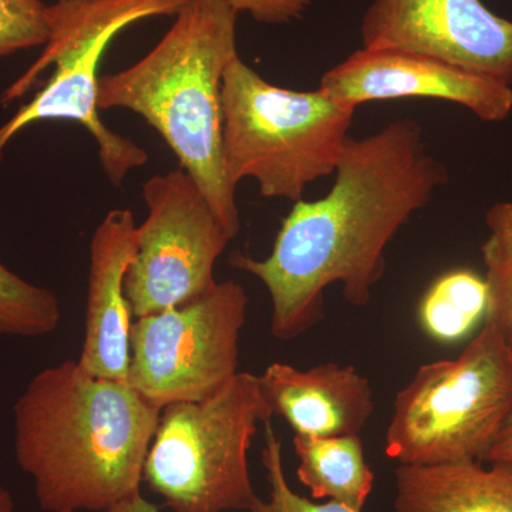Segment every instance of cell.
Instances as JSON below:
<instances>
[{
	"mask_svg": "<svg viewBox=\"0 0 512 512\" xmlns=\"http://www.w3.org/2000/svg\"><path fill=\"white\" fill-rule=\"evenodd\" d=\"M238 12L227 0H191L133 66L100 77V110L133 111L173 150L222 227L241 231L222 156V80L237 49Z\"/></svg>",
	"mask_w": 512,
	"mask_h": 512,
	"instance_id": "3957f363",
	"label": "cell"
},
{
	"mask_svg": "<svg viewBox=\"0 0 512 512\" xmlns=\"http://www.w3.org/2000/svg\"><path fill=\"white\" fill-rule=\"evenodd\" d=\"M487 461H512V407L488 453Z\"/></svg>",
	"mask_w": 512,
	"mask_h": 512,
	"instance_id": "7402d4cb",
	"label": "cell"
},
{
	"mask_svg": "<svg viewBox=\"0 0 512 512\" xmlns=\"http://www.w3.org/2000/svg\"><path fill=\"white\" fill-rule=\"evenodd\" d=\"M49 37V5L42 0H0V62L20 50L45 46Z\"/></svg>",
	"mask_w": 512,
	"mask_h": 512,
	"instance_id": "ffe728a7",
	"label": "cell"
},
{
	"mask_svg": "<svg viewBox=\"0 0 512 512\" xmlns=\"http://www.w3.org/2000/svg\"><path fill=\"white\" fill-rule=\"evenodd\" d=\"M258 379L272 412L295 436H359L375 412L372 384L352 365L329 362L301 370L274 362Z\"/></svg>",
	"mask_w": 512,
	"mask_h": 512,
	"instance_id": "4fadbf2b",
	"label": "cell"
},
{
	"mask_svg": "<svg viewBox=\"0 0 512 512\" xmlns=\"http://www.w3.org/2000/svg\"><path fill=\"white\" fill-rule=\"evenodd\" d=\"M394 512H512V461L399 466Z\"/></svg>",
	"mask_w": 512,
	"mask_h": 512,
	"instance_id": "5bb4252c",
	"label": "cell"
},
{
	"mask_svg": "<svg viewBox=\"0 0 512 512\" xmlns=\"http://www.w3.org/2000/svg\"><path fill=\"white\" fill-rule=\"evenodd\" d=\"M319 89L355 109L370 101L423 97L458 104L487 123L512 113V86L402 50H356L323 74Z\"/></svg>",
	"mask_w": 512,
	"mask_h": 512,
	"instance_id": "8fae6325",
	"label": "cell"
},
{
	"mask_svg": "<svg viewBox=\"0 0 512 512\" xmlns=\"http://www.w3.org/2000/svg\"><path fill=\"white\" fill-rule=\"evenodd\" d=\"M262 464H264L266 481H268V498L261 500L258 497L248 512H357L335 501L318 503V501L309 500L292 490L285 474L282 441L276 436L271 421L265 423Z\"/></svg>",
	"mask_w": 512,
	"mask_h": 512,
	"instance_id": "d6986e66",
	"label": "cell"
},
{
	"mask_svg": "<svg viewBox=\"0 0 512 512\" xmlns=\"http://www.w3.org/2000/svg\"><path fill=\"white\" fill-rule=\"evenodd\" d=\"M488 235L481 245L488 289L485 323H490L512 355V201L497 202L485 214Z\"/></svg>",
	"mask_w": 512,
	"mask_h": 512,
	"instance_id": "e0dca14e",
	"label": "cell"
},
{
	"mask_svg": "<svg viewBox=\"0 0 512 512\" xmlns=\"http://www.w3.org/2000/svg\"><path fill=\"white\" fill-rule=\"evenodd\" d=\"M136 252L133 212H107L90 242L86 322L82 353L77 360L87 375L127 382L133 315L124 281Z\"/></svg>",
	"mask_w": 512,
	"mask_h": 512,
	"instance_id": "7c38bea8",
	"label": "cell"
},
{
	"mask_svg": "<svg viewBox=\"0 0 512 512\" xmlns=\"http://www.w3.org/2000/svg\"><path fill=\"white\" fill-rule=\"evenodd\" d=\"M143 200L148 214L137 225V252L124 281L134 319L180 308L212 291L218 284L215 264L231 241L181 167L147 180Z\"/></svg>",
	"mask_w": 512,
	"mask_h": 512,
	"instance_id": "9c48e42d",
	"label": "cell"
},
{
	"mask_svg": "<svg viewBox=\"0 0 512 512\" xmlns=\"http://www.w3.org/2000/svg\"><path fill=\"white\" fill-rule=\"evenodd\" d=\"M191 0H57L49 5L50 37L42 55L0 97L22 99L53 67L45 87L0 127V163L20 131L39 121L80 124L94 138L101 168L113 185L148 161L144 148L121 136L100 117L99 69L107 47L128 26L156 16H177Z\"/></svg>",
	"mask_w": 512,
	"mask_h": 512,
	"instance_id": "5b68a950",
	"label": "cell"
},
{
	"mask_svg": "<svg viewBox=\"0 0 512 512\" xmlns=\"http://www.w3.org/2000/svg\"><path fill=\"white\" fill-rule=\"evenodd\" d=\"M161 409L126 380L64 360L33 376L13 404L15 460L40 510L104 512L141 493Z\"/></svg>",
	"mask_w": 512,
	"mask_h": 512,
	"instance_id": "7a4b0ae2",
	"label": "cell"
},
{
	"mask_svg": "<svg viewBox=\"0 0 512 512\" xmlns=\"http://www.w3.org/2000/svg\"><path fill=\"white\" fill-rule=\"evenodd\" d=\"M298 478L313 500H329L363 512L375 487L360 436L293 437Z\"/></svg>",
	"mask_w": 512,
	"mask_h": 512,
	"instance_id": "9a60e30c",
	"label": "cell"
},
{
	"mask_svg": "<svg viewBox=\"0 0 512 512\" xmlns=\"http://www.w3.org/2000/svg\"><path fill=\"white\" fill-rule=\"evenodd\" d=\"M104 512H161L156 505L151 504L143 497V494L137 493L127 500L121 501L116 507Z\"/></svg>",
	"mask_w": 512,
	"mask_h": 512,
	"instance_id": "603a6c76",
	"label": "cell"
},
{
	"mask_svg": "<svg viewBox=\"0 0 512 512\" xmlns=\"http://www.w3.org/2000/svg\"><path fill=\"white\" fill-rule=\"evenodd\" d=\"M272 416L258 376L249 372L205 399L168 404L148 448L144 483L173 512L251 510L258 495L249 448Z\"/></svg>",
	"mask_w": 512,
	"mask_h": 512,
	"instance_id": "8992f818",
	"label": "cell"
},
{
	"mask_svg": "<svg viewBox=\"0 0 512 512\" xmlns=\"http://www.w3.org/2000/svg\"><path fill=\"white\" fill-rule=\"evenodd\" d=\"M332 190L316 201L293 202L265 259L235 252L232 268L255 276L271 299V333L299 338L323 318V293L365 308L386 269L387 245L430 204L447 170L427 148L423 127L399 119L366 138H350Z\"/></svg>",
	"mask_w": 512,
	"mask_h": 512,
	"instance_id": "6da1fadb",
	"label": "cell"
},
{
	"mask_svg": "<svg viewBox=\"0 0 512 512\" xmlns=\"http://www.w3.org/2000/svg\"><path fill=\"white\" fill-rule=\"evenodd\" d=\"M512 407V355L485 323L456 359L421 365L397 393L384 454L399 466L487 461Z\"/></svg>",
	"mask_w": 512,
	"mask_h": 512,
	"instance_id": "52a82bcc",
	"label": "cell"
},
{
	"mask_svg": "<svg viewBox=\"0 0 512 512\" xmlns=\"http://www.w3.org/2000/svg\"><path fill=\"white\" fill-rule=\"evenodd\" d=\"M248 302L244 286L220 282L188 305L134 320L128 384L160 409L217 393L239 372Z\"/></svg>",
	"mask_w": 512,
	"mask_h": 512,
	"instance_id": "ba28073f",
	"label": "cell"
},
{
	"mask_svg": "<svg viewBox=\"0 0 512 512\" xmlns=\"http://www.w3.org/2000/svg\"><path fill=\"white\" fill-rule=\"evenodd\" d=\"M487 305L485 279L470 269H454L439 276L424 293L420 325L436 342H460L485 319Z\"/></svg>",
	"mask_w": 512,
	"mask_h": 512,
	"instance_id": "2e32d148",
	"label": "cell"
},
{
	"mask_svg": "<svg viewBox=\"0 0 512 512\" xmlns=\"http://www.w3.org/2000/svg\"><path fill=\"white\" fill-rule=\"evenodd\" d=\"M60 322L56 293L30 284L0 262V336L42 338L56 332Z\"/></svg>",
	"mask_w": 512,
	"mask_h": 512,
	"instance_id": "ac0fdd59",
	"label": "cell"
},
{
	"mask_svg": "<svg viewBox=\"0 0 512 512\" xmlns=\"http://www.w3.org/2000/svg\"><path fill=\"white\" fill-rule=\"evenodd\" d=\"M0 512H15L12 494L2 483H0Z\"/></svg>",
	"mask_w": 512,
	"mask_h": 512,
	"instance_id": "cb8c5ba5",
	"label": "cell"
},
{
	"mask_svg": "<svg viewBox=\"0 0 512 512\" xmlns=\"http://www.w3.org/2000/svg\"><path fill=\"white\" fill-rule=\"evenodd\" d=\"M355 107L320 90L266 82L234 57L222 80V156L229 184L256 181L265 198L302 200L306 187L335 173Z\"/></svg>",
	"mask_w": 512,
	"mask_h": 512,
	"instance_id": "277c9868",
	"label": "cell"
},
{
	"mask_svg": "<svg viewBox=\"0 0 512 512\" xmlns=\"http://www.w3.org/2000/svg\"><path fill=\"white\" fill-rule=\"evenodd\" d=\"M235 12L248 13L265 25H286L301 20L313 0H227Z\"/></svg>",
	"mask_w": 512,
	"mask_h": 512,
	"instance_id": "44dd1931",
	"label": "cell"
},
{
	"mask_svg": "<svg viewBox=\"0 0 512 512\" xmlns=\"http://www.w3.org/2000/svg\"><path fill=\"white\" fill-rule=\"evenodd\" d=\"M360 36L365 49L434 57L512 86V22L481 0H373Z\"/></svg>",
	"mask_w": 512,
	"mask_h": 512,
	"instance_id": "30bf717a",
	"label": "cell"
}]
</instances>
